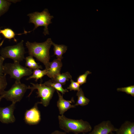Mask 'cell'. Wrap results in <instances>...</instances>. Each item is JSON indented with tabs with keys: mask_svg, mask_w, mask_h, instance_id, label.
<instances>
[{
	"mask_svg": "<svg viewBox=\"0 0 134 134\" xmlns=\"http://www.w3.org/2000/svg\"><path fill=\"white\" fill-rule=\"evenodd\" d=\"M52 42L51 39L49 38L43 42H31L27 41L26 43L29 55L35 57L37 60L43 63L47 70L49 67V50Z\"/></svg>",
	"mask_w": 134,
	"mask_h": 134,
	"instance_id": "obj_1",
	"label": "cell"
},
{
	"mask_svg": "<svg viewBox=\"0 0 134 134\" xmlns=\"http://www.w3.org/2000/svg\"><path fill=\"white\" fill-rule=\"evenodd\" d=\"M58 118L60 128L66 133L71 132L75 134L86 133L90 132L92 129L88 122L82 119H70L64 115H59Z\"/></svg>",
	"mask_w": 134,
	"mask_h": 134,
	"instance_id": "obj_2",
	"label": "cell"
},
{
	"mask_svg": "<svg viewBox=\"0 0 134 134\" xmlns=\"http://www.w3.org/2000/svg\"><path fill=\"white\" fill-rule=\"evenodd\" d=\"M3 74L9 75L10 78L15 81L20 82L21 79L25 76H30L33 73L32 70L21 65L20 62H14L6 63L3 65Z\"/></svg>",
	"mask_w": 134,
	"mask_h": 134,
	"instance_id": "obj_3",
	"label": "cell"
},
{
	"mask_svg": "<svg viewBox=\"0 0 134 134\" xmlns=\"http://www.w3.org/2000/svg\"><path fill=\"white\" fill-rule=\"evenodd\" d=\"M27 16L29 17V23H33L34 25L33 31L39 27L43 26L44 27L43 34L45 35L49 34L48 27L52 23L51 20L53 16L50 15L47 9H45L40 12H35L31 13Z\"/></svg>",
	"mask_w": 134,
	"mask_h": 134,
	"instance_id": "obj_4",
	"label": "cell"
},
{
	"mask_svg": "<svg viewBox=\"0 0 134 134\" xmlns=\"http://www.w3.org/2000/svg\"><path fill=\"white\" fill-rule=\"evenodd\" d=\"M23 43L24 41L22 40L16 45L2 48L0 51V56L4 59L9 58L12 59L14 62H20L25 59Z\"/></svg>",
	"mask_w": 134,
	"mask_h": 134,
	"instance_id": "obj_5",
	"label": "cell"
},
{
	"mask_svg": "<svg viewBox=\"0 0 134 134\" xmlns=\"http://www.w3.org/2000/svg\"><path fill=\"white\" fill-rule=\"evenodd\" d=\"M31 84L32 86H28V89H30L31 92L28 97H30L34 90L37 89V97L41 98L40 101L38 102L39 104H42L44 107L47 106L56 90L52 87L45 85L43 83L38 84L31 83Z\"/></svg>",
	"mask_w": 134,
	"mask_h": 134,
	"instance_id": "obj_6",
	"label": "cell"
},
{
	"mask_svg": "<svg viewBox=\"0 0 134 134\" xmlns=\"http://www.w3.org/2000/svg\"><path fill=\"white\" fill-rule=\"evenodd\" d=\"M28 89V86L25 84L15 81L11 88L7 91L5 90L2 95L7 100L15 104L21 100Z\"/></svg>",
	"mask_w": 134,
	"mask_h": 134,
	"instance_id": "obj_7",
	"label": "cell"
},
{
	"mask_svg": "<svg viewBox=\"0 0 134 134\" xmlns=\"http://www.w3.org/2000/svg\"><path fill=\"white\" fill-rule=\"evenodd\" d=\"M38 104V102H37L32 108L26 111L24 119L26 124L30 125H35L40 121V113L37 106Z\"/></svg>",
	"mask_w": 134,
	"mask_h": 134,
	"instance_id": "obj_8",
	"label": "cell"
},
{
	"mask_svg": "<svg viewBox=\"0 0 134 134\" xmlns=\"http://www.w3.org/2000/svg\"><path fill=\"white\" fill-rule=\"evenodd\" d=\"M15 104L12 103L8 106L0 107V122L3 123L8 124L15 122L16 119L14 114Z\"/></svg>",
	"mask_w": 134,
	"mask_h": 134,
	"instance_id": "obj_9",
	"label": "cell"
},
{
	"mask_svg": "<svg viewBox=\"0 0 134 134\" xmlns=\"http://www.w3.org/2000/svg\"><path fill=\"white\" fill-rule=\"evenodd\" d=\"M117 129L110 121H103L95 126L93 130L87 134H108L115 132Z\"/></svg>",
	"mask_w": 134,
	"mask_h": 134,
	"instance_id": "obj_10",
	"label": "cell"
},
{
	"mask_svg": "<svg viewBox=\"0 0 134 134\" xmlns=\"http://www.w3.org/2000/svg\"><path fill=\"white\" fill-rule=\"evenodd\" d=\"M56 91L59 97L57 102V106L59 109V114L61 115H64L65 112L70 108L76 107L74 105L71 104L72 102H74L73 97L70 100H66L64 99L63 95H61L58 91Z\"/></svg>",
	"mask_w": 134,
	"mask_h": 134,
	"instance_id": "obj_11",
	"label": "cell"
},
{
	"mask_svg": "<svg viewBox=\"0 0 134 134\" xmlns=\"http://www.w3.org/2000/svg\"><path fill=\"white\" fill-rule=\"evenodd\" d=\"M62 66L61 60L58 59H54L50 63L49 68L47 70L46 75L52 79L56 75L60 74Z\"/></svg>",
	"mask_w": 134,
	"mask_h": 134,
	"instance_id": "obj_12",
	"label": "cell"
},
{
	"mask_svg": "<svg viewBox=\"0 0 134 134\" xmlns=\"http://www.w3.org/2000/svg\"><path fill=\"white\" fill-rule=\"evenodd\" d=\"M115 132L116 134H134V122L125 121Z\"/></svg>",
	"mask_w": 134,
	"mask_h": 134,
	"instance_id": "obj_13",
	"label": "cell"
},
{
	"mask_svg": "<svg viewBox=\"0 0 134 134\" xmlns=\"http://www.w3.org/2000/svg\"><path fill=\"white\" fill-rule=\"evenodd\" d=\"M76 95L77 97V100L74 104L75 106L80 105L84 106L87 105L90 101V100L84 96V94L81 88L77 91Z\"/></svg>",
	"mask_w": 134,
	"mask_h": 134,
	"instance_id": "obj_14",
	"label": "cell"
},
{
	"mask_svg": "<svg viewBox=\"0 0 134 134\" xmlns=\"http://www.w3.org/2000/svg\"><path fill=\"white\" fill-rule=\"evenodd\" d=\"M52 45L54 46V54L56 56L57 59L61 60L63 58V55L65 53L67 49V47L64 45H58L53 42Z\"/></svg>",
	"mask_w": 134,
	"mask_h": 134,
	"instance_id": "obj_15",
	"label": "cell"
},
{
	"mask_svg": "<svg viewBox=\"0 0 134 134\" xmlns=\"http://www.w3.org/2000/svg\"><path fill=\"white\" fill-rule=\"evenodd\" d=\"M72 76L69 73L67 72L56 75L51 80L54 82L59 83L62 85L65 84L66 81L69 79H71Z\"/></svg>",
	"mask_w": 134,
	"mask_h": 134,
	"instance_id": "obj_16",
	"label": "cell"
},
{
	"mask_svg": "<svg viewBox=\"0 0 134 134\" xmlns=\"http://www.w3.org/2000/svg\"><path fill=\"white\" fill-rule=\"evenodd\" d=\"M43 84L46 86L52 87L56 91L61 93L62 95L68 92L67 89H64L63 88L61 84L54 82L51 79L45 82Z\"/></svg>",
	"mask_w": 134,
	"mask_h": 134,
	"instance_id": "obj_17",
	"label": "cell"
},
{
	"mask_svg": "<svg viewBox=\"0 0 134 134\" xmlns=\"http://www.w3.org/2000/svg\"><path fill=\"white\" fill-rule=\"evenodd\" d=\"M47 72V70L46 69L41 70L40 69H38L34 70L33 71L32 74L29 76L26 79L27 80L32 79H35V81H37L39 79H41L45 75H46Z\"/></svg>",
	"mask_w": 134,
	"mask_h": 134,
	"instance_id": "obj_18",
	"label": "cell"
},
{
	"mask_svg": "<svg viewBox=\"0 0 134 134\" xmlns=\"http://www.w3.org/2000/svg\"><path fill=\"white\" fill-rule=\"evenodd\" d=\"M25 59L26 60L25 66L29 68L32 70L42 69V67L39 65L35 62L33 57L29 55L26 57Z\"/></svg>",
	"mask_w": 134,
	"mask_h": 134,
	"instance_id": "obj_19",
	"label": "cell"
},
{
	"mask_svg": "<svg viewBox=\"0 0 134 134\" xmlns=\"http://www.w3.org/2000/svg\"><path fill=\"white\" fill-rule=\"evenodd\" d=\"M17 1L15 0H0V16L7 11L11 2Z\"/></svg>",
	"mask_w": 134,
	"mask_h": 134,
	"instance_id": "obj_20",
	"label": "cell"
},
{
	"mask_svg": "<svg viewBox=\"0 0 134 134\" xmlns=\"http://www.w3.org/2000/svg\"><path fill=\"white\" fill-rule=\"evenodd\" d=\"M0 33L5 38L9 39L13 38L14 41L16 42H17V40L15 38V34L11 29L7 28L2 30H0Z\"/></svg>",
	"mask_w": 134,
	"mask_h": 134,
	"instance_id": "obj_21",
	"label": "cell"
},
{
	"mask_svg": "<svg viewBox=\"0 0 134 134\" xmlns=\"http://www.w3.org/2000/svg\"><path fill=\"white\" fill-rule=\"evenodd\" d=\"M7 85L6 75L4 74L3 75L0 76V96L2 95Z\"/></svg>",
	"mask_w": 134,
	"mask_h": 134,
	"instance_id": "obj_22",
	"label": "cell"
},
{
	"mask_svg": "<svg viewBox=\"0 0 134 134\" xmlns=\"http://www.w3.org/2000/svg\"><path fill=\"white\" fill-rule=\"evenodd\" d=\"M117 90L118 92H125L128 95L134 97V85H131L127 87L118 88Z\"/></svg>",
	"mask_w": 134,
	"mask_h": 134,
	"instance_id": "obj_23",
	"label": "cell"
},
{
	"mask_svg": "<svg viewBox=\"0 0 134 134\" xmlns=\"http://www.w3.org/2000/svg\"><path fill=\"white\" fill-rule=\"evenodd\" d=\"M91 73L92 72L89 71H86L84 74L80 75L78 77L77 79V82L80 85L86 83L88 75Z\"/></svg>",
	"mask_w": 134,
	"mask_h": 134,
	"instance_id": "obj_24",
	"label": "cell"
},
{
	"mask_svg": "<svg viewBox=\"0 0 134 134\" xmlns=\"http://www.w3.org/2000/svg\"><path fill=\"white\" fill-rule=\"evenodd\" d=\"M80 84L77 82H75L72 79L70 80V83L69 86L67 87V89H68L70 91L79 90L80 89Z\"/></svg>",
	"mask_w": 134,
	"mask_h": 134,
	"instance_id": "obj_25",
	"label": "cell"
},
{
	"mask_svg": "<svg viewBox=\"0 0 134 134\" xmlns=\"http://www.w3.org/2000/svg\"><path fill=\"white\" fill-rule=\"evenodd\" d=\"M4 60L2 57L0 56V76L4 74L3 63Z\"/></svg>",
	"mask_w": 134,
	"mask_h": 134,
	"instance_id": "obj_26",
	"label": "cell"
},
{
	"mask_svg": "<svg viewBox=\"0 0 134 134\" xmlns=\"http://www.w3.org/2000/svg\"><path fill=\"white\" fill-rule=\"evenodd\" d=\"M50 134H67V133L65 132H61L58 130H55Z\"/></svg>",
	"mask_w": 134,
	"mask_h": 134,
	"instance_id": "obj_27",
	"label": "cell"
},
{
	"mask_svg": "<svg viewBox=\"0 0 134 134\" xmlns=\"http://www.w3.org/2000/svg\"><path fill=\"white\" fill-rule=\"evenodd\" d=\"M3 98V96H0V102L1 101V100Z\"/></svg>",
	"mask_w": 134,
	"mask_h": 134,
	"instance_id": "obj_28",
	"label": "cell"
},
{
	"mask_svg": "<svg viewBox=\"0 0 134 134\" xmlns=\"http://www.w3.org/2000/svg\"><path fill=\"white\" fill-rule=\"evenodd\" d=\"M108 134H115L113 132H111Z\"/></svg>",
	"mask_w": 134,
	"mask_h": 134,
	"instance_id": "obj_29",
	"label": "cell"
},
{
	"mask_svg": "<svg viewBox=\"0 0 134 134\" xmlns=\"http://www.w3.org/2000/svg\"><path fill=\"white\" fill-rule=\"evenodd\" d=\"M1 39V38L0 37V40Z\"/></svg>",
	"mask_w": 134,
	"mask_h": 134,
	"instance_id": "obj_30",
	"label": "cell"
},
{
	"mask_svg": "<svg viewBox=\"0 0 134 134\" xmlns=\"http://www.w3.org/2000/svg\"><path fill=\"white\" fill-rule=\"evenodd\" d=\"M82 134H86L85 133H83Z\"/></svg>",
	"mask_w": 134,
	"mask_h": 134,
	"instance_id": "obj_31",
	"label": "cell"
}]
</instances>
